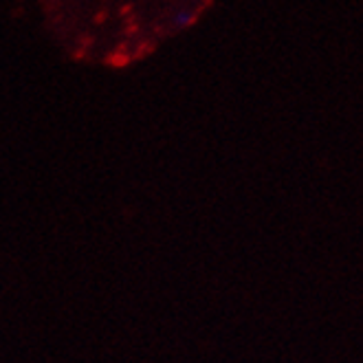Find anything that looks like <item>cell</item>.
<instances>
[{"instance_id":"cell-1","label":"cell","mask_w":363,"mask_h":363,"mask_svg":"<svg viewBox=\"0 0 363 363\" xmlns=\"http://www.w3.org/2000/svg\"><path fill=\"white\" fill-rule=\"evenodd\" d=\"M194 16L196 13L191 9H179L172 13V20H169V23H172V29H187L191 23H194Z\"/></svg>"}]
</instances>
